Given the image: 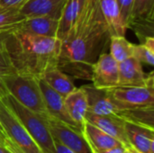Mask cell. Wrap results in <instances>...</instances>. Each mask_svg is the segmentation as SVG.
Returning <instances> with one entry per match:
<instances>
[{
	"mask_svg": "<svg viewBox=\"0 0 154 153\" xmlns=\"http://www.w3.org/2000/svg\"><path fill=\"white\" fill-rule=\"evenodd\" d=\"M5 83L8 93L21 105L43 117H49L38 78L16 72L5 77Z\"/></svg>",
	"mask_w": 154,
	"mask_h": 153,
	"instance_id": "4",
	"label": "cell"
},
{
	"mask_svg": "<svg viewBox=\"0 0 154 153\" xmlns=\"http://www.w3.org/2000/svg\"><path fill=\"white\" fill-rule=\"evenodd\" d=\"M83 133L89 142L92 150H107L115 147L124 146L122 142L108 135L97 126L87 122L83 126Z\"/></svg>",
	"mask_w": 154,
	"mask_h": 153,
	"instance_id": "18",
	"label": "cell"
},
{
	"mask_svg": "<svg viewBox=\"0 0 154 153\" xmlns=\"http://www.w3.org/2000/svg\"><path fill=\"white\" fill-rule=\"evenodd\" d=\"M41 79L63 97L77 88L69 76L60 69L59 67H54L46 70Z\"/></svg>",
	"mask_w": 154,
	"mask_h": 153,
	"instance_id": "19",
	"label": "cell"
},
{
	"mask_svg": "<svg viewBox=\"0 0 154 153\" xmlns=\"http://www.w3.org/2000/svg\"><path fill=\"white\" fill-rule=\"evenodd\" d=\"M111 33L98 0H84L77 21L61 41L59 69L91 80V67L109 48Z\"/></svg>",
	"mask_w": 154,
	"mask_h": 153,
	"instance_id": "1",
	"label": "cell"
},
{
	"mask_svg": "<svg viewBox=\"0 0 154 153\" xmlns=\"http://www.w3.org/2000/svg\"><path fill=\"white\" fill-rule=\"evenodd\" d=\"M87 96L88 110L98 115H116L118 109L115 104L108 89L97 88L91 85L81 87Z\"/></svg>",
	"mask_w": 154,
	"mask_h": 153,
	"instance_id": "10",
	"label": "cell"
},
{
	"mask_svg": "<svg viewBox=\"0 0 154 153\" xmlns=\"http://www.w3.org/2000/svg\"><path fill=\"white\" fill-rule=\"evenodd\" d=\"M39 85L41 87V91L42 94V97L49 116L55 118L59 121H61L69 126L83 131V129L80 128L76 123H74L73 120L70 118L65 107L64 97L61 95H60L58 92L53 90L51 87H49L41 78L39 79Z\"/></svg>",
	"mask_w": 154,
	"mask_h": 153,
	"instance_id": "9",
	"label": "cell"
},
{
	"mask_svg": "<svg viewBox=\"0 0 154 153\" xmlns=\"http://www.w3.org/2000/svg\"><path fill=\"white\" fill-rule=\"evenodd\" d=\"M86 121L118 140L125 148L130 147L125 133V120L118 115H98L88 112L86 115Z\"/></svg>",
	"mask_w": 154,
	"mask_h": 153,
	"instance_id": "11",
	"label": "cell"
},
{
	"mask_svg": "<svg viewBox=\"0 0 154 153\" xmlns=\"http://www.w3.org/2000/svg\"><path fill=\"white\" fill-rule=\"evenodd\" d=\"M3 146L10 153H25L19 146H17L12 140H10L8 137L5 139Z\"/></svg>",
	"mask_w": 154,
	"mask_h": 153,
	"instance_id": "30",
	"label": "cell"
},
{
	"mask_svg": "<svg viewBox=\"0 0 154 153\" xmlns=\"http://www.w3.org/2000/svg\"><path fill=\"white\" fill-rule=\"evenodd\" d=\"M52 139L59 141L75 153H94L83 131L49 116L47 118Z\"/></svg>",
	"mask_w": 154,
	"mask_h": 153,
	"instance_id": "7",
	"label": "cell"
},
{
	"mask_svg": "<svg viewBox=\"0 0 154 153\" xmlns=\"http://www.w3.org/2000/svg\"><path fill=\"white\" fill-rule=\"evenodd\" d=\"M53 143H54V148H55V153H75L57 140L53 139Z\"/></svg>",
	"mask_w": 154,
	"mask_h": 153,
	"instance_id": "31",
	"label": "cell"
},
{
	"mask_svg": "<svg viewBox=\"0 0 154 153\" xmlns=\"http://www.w3.org/2000/svg\"><path fill=\"white\" fill-rule=\"evenodd\" d=\"M13 111L42 153H55L53 139L46 117L21 105L10 94L2 99Z\"/></svg>",
	"mask_w": 154,
	"mask_h": 153,
	"instance_id": "3",
	"label": "cell"
},
{
	"mask_svg": "<svg viewBox=\"0 0 154 153\" xmlns=\"http://www.w3.org/2000/svg\"><path fill=\"white\" fill-rule=\"evenodd\" d=\"M134 1V0H117L120 12H121V16L126 28L131 18V13H132Z\"/></svg>",
	"mask_w": 154,
	"mask_h": 153,
	"instance_id": "28",
	"label": "cell"
},
{
	"mask_svg": "<svg viewBox=\"0 0 154 153\" xmlns=\"http://www.w3.org/2000/svg\"><path fill=\"white\" fill-rule=\"evenodd\" d=\"M5 48L18 73L40 79L43 73L58 67L61 41L32 34L19 27L5 40Z\"/></svg>",
	"mask_w": 154,
	"mask_h": 153,
	"instance_id": "2",
	"label": "cell"
},
{
	"mask_svg": "<svg viewBox=\"0 0 154 153\" xmlns=\"http://www.w3.org/2000/svg\"><path fill=\"white\" fill-rule=\"evenodd\" d=\"M16 72L17 70L15 69L5 45H3L0 48V99H3L9 94L5 83V77Z\"/></svg>",
	"mask_w": 154,
	"mask_h": 153,
	"instance_id": "24",
	"label": "cell"
},
{
	"mask_svg": "<svg viewBox=\"0 0 154 153\" xmlns=\"http://www.w3.org/2000/svg\"><path fill=\"white\" fill-rule=\"evenodd\" d=\"M0 133H1L3 136L6 137V135H5V132H4V130H3V128H2V126H1V124H0Z\"/></svg>",
	"mask_w": 154,
	"mask_h": 153,
	"instance_id": "37",
	"label": "cell"
},
{
	"mask_svg": "<svg viewBox=\"0 0 154 153\" xmlns=\"http://www.w3.org/2000/svg\"><path fill=\"white\" fill-rule=\"evenodd\" d=\"M14 28H17V27H14ZM14 28H10V29H0V33H1V32H3L8 31V30H12V29H14Z\"/></svg>",
	"mask_w": 154,
	"mask_h": 153,
	"instance_id": "38",
	"label": "cell"
},
{
	"mask_svg": "<svg viewBox=\"0 0 154 153\" xmlns=\"http://www.w3.org/2000/svg\"><path fill=\"white\" fill-rule=\"evenodd\" d=\"M118 62L110 53H102L91 67L92 85L97 88L111 89L118 87Z\"/></svg>",
	"mask_w": 154,
	"mask_h": 153,
	"instance_id": "8",
	"label": "cell"
},
{
	"mask_svg": "<svg viewBox=\"0 0 154 153\" xmlns=\"http://www.w3.org/2000/svg\"><path fill=\"white\" fill-rule=\"evenodd\" d=\"M31 0H0V9L19 10Z\"/></svg>",
	"mask_w": 154,
	"mask_h": 153,
	"instance_id": "29",
	"label": "cell"
},
{
	"mask_svg": "<svg viewBox=\"0 0 154 153\" xmlns=\"http://www.w3.org/2000/svg\"><path fill=\"white\" fill-rule=\"evenodd\" d=\"M98 4L108 24L111 36H125L127 28L123 22L117 0H98Z\"/></svg>",
	"mask_w": 154,
	"mask_h": 153,
	"instance_id": "17",
	"label": "cell"
},
{
	"mask_svg": "<svg viewBox=\"0 0 154 153\" xmlns=\"http://www.w3.org/2000/svg\"><path fill=\"white\" fill-rule=\"evenodd\" d=\"M124 153H131V151H129V149H128V148H125V150Z\"/></svg>",
	"mask_w": 154,
	"mask_h": 153,
	"instance_id": "39",
	"label": "cell"
},
{
	"mask_svg": "<svg viewBox=\"0 0 154 153\" xmlns=\"http://www.w3.org/2000/svg\"><path fill=\"white\" fill-rule=\"evenodd\" d=\"M25 18L19 10L0 9V29L19 27Z\"/></svg>",
	"mask_w": 154,
	"mask_h": 153,
	"instance_id": "25",
	"label": "cell"
},
{
	"mask_svg": "<svg viewBox=\"0 0 154 153\" xmlns=\"http://www.w3.org/2000/svg\"><path fill=\"white\" fill-rule=\"evenodd\" d=\"M5 138H6V137L3 136V135L0 133V144H1V145L4 144V142H5Z\"/></svg>",
	"mask_w": 154,
	"mask_h": 153,
	"instance_id": "36",
	"label": "cell"
},
{
	"mask_svg": "<svg viewBox=\"0 0 154 153\" xmlns=\"http://www.w3.org/2000/svg\"><path fill=\"white\" fill-rule=\"evenodd\" d=\"M83 4L84 0H67L59 21L57 38L60 41H63L70 32L79 17Z\"/></svg>",
	"mask_w": 154,
	"mask_h": 153,
	"instance_id": "20",
	"label": "cell"
},
{
	"mask_svg": "<svg viewBox=\"0 0 154 153\" xmlns=\"http://www.w3.org/2000/svg\"><path fill=\"white\" fill-rule=\"evenodd\" d=\"M125 150V146H120V147H115L112 149H107V150H93L94 153H124Z\"/></svg>",
	"mask_w": 154,
	"mask_h": 153,
	"instance_id": "32",
	"label": "cell"
},
{
	"mask_svg": "<svg viewBox=\"0 0 154 153\" xmlns=\"http://www.w3.org/2000/svg\"><path fill=\"white\" fill-rule=\"evenodd\" d=\"M18 28V27H17ZM16 28H14V29H12V30H8V31H5V32H1L0 33V48L4 45V42H5V38L14 31V30H15Z\"/></svg>",
	"mask_w": 154,
	"mask_h": 153,
	"instance_id": "33",
	"label": "cell"
},
{
	"mask_svg": "<svg viewBox=\"0 0 154 153\" xmlns=\"http://www.w3.org/2000/svg\"><path fill=\"white\" fill-rule=\"evenodd\" d=\"M65 107L74 123L83 129L88 110V99L82 87L76 88L64 97Z\"/></svg>",
	"mask_w": 154,
	"mask_h": 153,
	"instance_id": "15",
	"label": "cell"
},
{
	"mask_svg": "<svg viewBox=\"0 0 154 153\" xmlns=\"http://www.w3.org/2000/svg\"><path fill=\"white\" fill-rule=\"evenodd\" d=\"M59 21L60 20L47 16L29 17L22 22L19 28L32 34L57 38Z\"/></svg>",
	"mask_w": 154,
	"mask_h": 153,
	"instance_id": "16",
	"label": "cell"
},
{
	"mask_svg": "<svg viewBox=\"0 0 154 153\" xmlns=\"http://www.w3.org/2000/svg\"><path fill=\"white\" fill-rule=\"evenodd\" d=\"M0 124L6 135L25 153H42L13 111L0 99Z\"/></svg>",
	"mask_w": 154,
	"mask_h": 153,
	"instance_id": "6",
	"label": "cell"
},
{
	"mask_svg": "<svg viewBox=\"0 0 154 153\" xmlns=\"http://www.w3.org/2000/svg\"><path fill=\"white\" fill-rule=\"evenodd\" d=\"M134 45L125 36H111L109 50L112 57L119 63L134 56Z\"/></svg>",
	"mask_w": 154,
	"mask_h": 153,
	"instance_id": "22",
	"label": "cell"
},
{
	"mask_svg": "<svg viewBox=\"0 0 154 153\" xmlns=\"http://www.w3.org/2000/svg\"><path fill=\"white\" fill-rule=\"evenodd\" d=\"M116 115L126 122L154 129V106L122 110Z\"/></svg>",
	"mask_w": 154,
	"mask_h": 153,
	"instance_id": "21",
	"label": "cell"
},
{
	"mask_svg": "<svg viewBox=\"0 0 154 153\" xmlns=\"http://www.w3.org/2000/svg\"><path fill=\"white\" fill-rule=\"evenodd\" d=\"M66 2L67 0H31L20 12L26 18L47 16L60 20Z\"/></svg>",
	"mask_w": 154,
	"mask_h": 153,
	"instance_id": "13",
	"label": "cell"
},
{
	"mask_svg": "<svg viewBox=\"0 0 154 153\" xmlns=\"http://www.w3.org/2000/svg\"><path fill=\"white\" fill-rule=\"evenodd\" d=\"M108 90L118 112L134 107L154 106L153 73L147 76L146 86L116 87Z\"/></svg>",
	"mask_w": 154,
	"mask_h": 153,
	"instance_id": "5",
	"label": "cell"
},
{
	"mask_svg": "<svg viewBox=\"0 0 154 153\" xmlns=\"http://www.w3.org/2000/svg\"><path fill=\"white\" fill-rule=\"evenodd\" d=\"M134 57L136 58L142 64H147L149 66L154 65V50L148 48L144 44L134 45Z\"/></svg>",
	"mask_w": 154,
	"mask_h": 153,
	"instance_id": "27",
	"label": "cell"
},
{
	"mask_svg": "<svg viewBox=\"0 0 154 153\" xmlns=\"http://www.w3.org/2000/svg\"><path fill=\"white\" fill-rule=\"evenodd\" d=\"M118 87H143L147 85L143 64L134 56L118 63Z\"/></svg>",
	"mask_w": 154,
	"mask_h": 153,
	"instance_id": "12",
	"label": "cell"
},
{
	"mask_svg": "<svg viewBox=\"0 0 154 153\" xmlns=\"http://www.w3.org/2000/svg\"><path fill=\"white\" fill-rule=\"evenodd\" d=\"M130 146L142 153H154V130L125 121Z\"/></svg>",
	"mask_w": 154,
	"mask_h": 153,
	"instance_id": "14",
	"label": "cell"
},
{
	"mask_svg": "<svg viewBox=\"0 0 154 153\" xmlns=\"http://www.w3.org/2000/svg\"><path fill=\"white\" fill-rule=\"evenodd\" d=\"M128 149H129V151H131V153H142V152H140V151H136L134 148H133L132 146H130V147H127Z\"/></svg>",
	"mask_w": 154,
	"mask_h": 153,
	"instance_id": "35",
	"label": "cell"
},
{
	"mask_svg": "<svg viewBox=\"0 0 154 153\" xmlns=\"http://www.w3.org/2000/svg\"><path fill=\"white\" fill-rule=\"evenodd\" d=\"M0 153H10L3 145L0 144Z\"/></svg>",
	"mask_w": 154,
	"mask_h": 153,
	"instance_id": "34",
	"label": "cell"
},
{
	"mask_svg": "<svg viewBox=\"0 0 154 153\" xmlns=\"http://www.w3.org/2000/svg\"><path fill=\"white\" fill-rule=\"evenodd\" d=\"M127 29H132L143 44L146 39L154 38V18H132L127 24Z\"/></svg>",
	"mask_w": 154,
	"mask_h": 153,
	"instance_id": "23",
	"label": "cell"
},
{
	"mask_svg": "<svg viewBox=\"0 0 154 153\" xmlns=\"http://www.w3.org/2000/svg\"><path fill=\"white\" fill-rule=\"evenodd\" d=\"M154 18V0H134L131 18Z\"/></svg>",
	"mask_w": 154,
	"mask_h": 153,
	"instance_id": "26",
	"label": "cell"
}]
</instances>
